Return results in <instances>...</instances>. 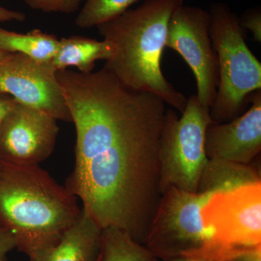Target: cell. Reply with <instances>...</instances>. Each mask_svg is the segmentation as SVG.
Segmentation results:
<instances>
[{"label": "cell", "mask_w": 261, "mask_h": 261, "mask_svg": "<svg viewBox=\"0 0 261 261\" xmlns=\"http://www.w3.org/2000/svg\"><path fill=\"white\" fill-rule=\"evenodd\" d=\"M75 126V166L65 187L102 229L144 245L161 197L159 151L166 104L107 70L57 73Z\"/></svg>", "instance_id": "6da1fadb"}, {"label": "cell", "mask_w": 261, "mask_h": 261, "mask_svg": "<svg viewBox=\"0 0 261 261\" xmlns=\"http://www.w3.org/2000/svg\"><path fill=\"white\" fill-rule=\"evenodd\" d=\"M81 212L77 197L39 165L0 161V226L30 261L56 245Z\"/></svg>", "instance_id": "7a4b0ae2"}, {"label": "cell", "mask_w": 261, "mask_h": 261, "mask_svg": "<svg viewBox=\"0 0 261 261\" xmlns=\"http://www.w3.org/2000/svg\"><path fill=\"white\" fill-rule=\"evenodd\" d=\"M184 2L145 0L135 9L97 27L103 39L115 47L103 68L126 87L153 94L181 113L187 98L165 78L161 58L170 19Z\"/></svg>", "instance_id": "3957f363"}, {"label": "cell", "mask_w": 261, "mask_h": 261, "mask_svg": "<svg viewBox=\"0 0 261 261\" xmlns=\"http://www.w3.org/2000/svg\"><path fill=\"white\" fill-rule=\"evenodd\" d=\"M213 194L192 193L176 187L165 189L146 236V248L159 260L187 257L231 261L240 250L218 240L201 216V209Z\"/></svg>", "instance_id": "277c9868"}, {"label": "cell", "mask_w": 261, "mask_h": 261, "mask_svg": "<svg viewBox=\"0 0 261 261\" xmlns=\"http://www.w3.org/2000/svg\"><path fill=\"white\" fill-rule=\"evenodd\" d=\"M208 13L219 75L210 116L216 123H225L242 115L250 96L261 89V64L245 42L246 31L240 18L227 5L214 3Z\"/></svg>", "instance_id": "5b68a950"}, {"label": "cell", "mask_w": 261, "mask_h": 261, "mask_svg": "<svg viewBox=\"0 0 261 261\" xmlns=\"http://www.w3.org/2000/svg\"><path fill=\"white\" fill-rule=\"evenodd\" d=\"M210 109L201 106L195 94L187 99L181 116L167 108L160 141L159 160L161 194L168 187L196 193L207 159L205 132Z\"/></svg>", "instance_id": "8992f818"}, {"label": "cell", "mask_w": 261, "mask_h": 261, "mask_svg": "<svg viewBox=\"0 0 261 261\" xmlns=\"http://www.w3.org/2000/svg\"><path fill=\"white\" fill-rule=\"evenodd\" d=\"M209 25L208 11L182 5L170 19L166 47L178 53L191 68L197 82V100L210 109L216 99L219 75Z\"/></svg>", "instance_id": "52a82bcc"}, {"label": "cell", "mask_w": 261, "mask_h": 261, "mask_svg": "<svg viewBox=\"0 0 261 261\" xmlns=\"http://www.w3.org/2000/svg\"><path fill=\"white\" fill-rule=\"evenodd\" d=\"M201 216L218 240L231 248L261 245V183L213 194Z\"/></svg>", "instance_id": "ba28073f"}, {"label": "cell", "mask_w": 261, "mask_h": 261, "mask_svg": "<svg viewBox=\"0 0 261 261\" xmlns=\"http://www.w3.org/2000/svg\"><path fill=\"white\" fill-rule=\"evenodd\" d=\"M0 93L48 113L57 120L71 122L56 70L44 63L15 53L0 63Z\"/></svg>", "instance_id": "9c48e42d"}, {"label": "cell", "mask_w": 261, "mask_h": 261, "mask_svg": "<svg viewBox=\"0 0 261 261\" xmlns=\"http://www.w3.org/2000/svg\"><path fill=\"white\" fill-rule=\"evenodd\" d=\"M58 121L15 100L0 123V161L34 166L45 161L56 147Z\"/></svg>", "instance_id": "30bf717a"}, {"label": "cell", "mask_w": 261, "mask_h": 261, "mask_svg": "<svg viewBox=\"0 0 261 261\" xmlns=\"http://www.w3.org/2000/svg\"><path fill=\"white\" fill-rule=\"evenodd\" d=\"M251 106L231 121L213 122L207 127L205 154L219 159L250 164L261 150V89L250 96Z\"/></svg>", "instance_id": "8fae6325"}, {"label": "cell", "mask_w": 261, "mask_h": 261, "mask_svg": "<svg viewBox=\"0 0 261 261\" xmlns=\"http://www.w3.org/2000/svg\"><path fill=\"white\" fill-rule=\"evenodd\" d=\"M102 231L82 209L78 219L58 243L31 261H94L99 252Z\"/></svg>", "instance_id": "7c38bea8"}, {"label": "cell", "mask_w": 261, "mask_h": 261, "mask_svg": "<svg viewBox=\"0 0 261 261\" xmlns=\"http://www.w3.org/2000/svg\"><path fill=\"white\" fill-rule=\"evenodd\" d=\"M115 53L113 43L106 39L73 36L59 39L56 54L50 61L56 71L75 67L80 73H92L96 62L107 61Z\"/></svg>", "instance_id": "4fadbf2b"}, {"label": "cell", "mask_w": 261, "mask_h": 261, "mask_svg": "<svg viewBox=\"0 0 261 261\" xmlns=\"http://www.w3.org/2000/svg\"><path fill=\"white\" fill-rule=\"evenodd\" d=\"M260 168L219 159H208L202 170L197 192L230 191L261 183Z\"/></svg>", "instance_id": "5bb4252c"}, {"label": "cell", "mask_w": 261, "mask_h": 261, "mask_svg": "<svg viewBox=\"0 0 261 261\" xmlns=\"http://www.w3.org/2000/svg\"><path fill=\"white\" fill-rule=\"evenodd\" d=\"M59 39L53 34L35 30L20 34L0 28V51L24 55L39 62H50Z\"/></svg>", "instance_id": "9a60e30c"}, {"label": "cell", "mask_w": 261, "mask_h": 261, "mask_svg": "<svg viewBox=\"0 0 261 261\" xmlns=\"http://www.w3.org/2000/svg\"><path fill=\"white\" fill-rule=\"evenodd\" d=\"M94 261H159L145 245L116 227L102 229L99 252Z\"/></svg>", "instance_id": "2e32d148"}, {"label": "cell", "mask_w": 261, "mask_h": 261, "mask_svg": "<svg viewBox=\"0 0 261 261\" xmlns=\"http://www.w3.org/2000/svg\"><path fill=\"white\" fill-rule=\"evenodd\" d=\"M138 0H86L75 18L79 28L88 29L116 18Z\"/></svg>", "instance_id": "e0dca14e"}, {"label": "cell", "mask_w": 261, "mask_h": 261, "mask_svg": "<svg viewBox=\"0 0 261 261\" xmlns=\"http://www.w3.org/2000/svg\"><path fill=\"white\" fill-rule=\"evenodd\" d=\"M29 8L44 13H75L86 0H22Z\"/></svg>", "instance_id": "ac0fdd59"}, {"label": "cell", "mask_w": 261, "mask_h": 261, "mask_svg": "<svg viewBox=\"0 0 261 261\" xmlns=\"http://www.w3.org/2000/svg\"><path fill=\"white\" fill-rule=\"evenodd\" d=\"M240 23L245 31H249L253 35L254 39L261 42V12L260 8L247 10L240 18Z\"/></svg>", "instance_id": "d6986e66"}, {"label": "cell", "mask_w": 261, "mask_h": 261, "mask_svg": "<svg viewBox=\"0 0 261 261\" xmlns=\"http://www.w3.org/2000/svg\"><path fill=\"white\" fill-rule=\"evenodd\" d=\"M16 248V241L9 230L0 226V261H8V255Z\"/></svg>", "instance_id": "ffe728a7"}, {"label": "cell", "mask_w": 261, "mask_h": 261, "mask_svg": "<svg viewBox=\"0 0 261 261\" xmlns=\"http://www.w3.org/2000/svg\"><path fill=\"white\" fill-rule=\"evenodd\" d=\"M231 261H261V245L243 249Z\"/></svg>", "instance_id": "44dd1931"}, {"label": "cell", "mask_w": 261, "mask_h": 261, "mask_svg": "<svg viewBox=\"0 0 261 261\" xmlns=\"http://www.w3.org/2000/svg\"><path fill=\"white\" fill-rule=\"evenodd\" d=\"M25 20V15L21 12L7 9L0 6V23L4 22H23Z\"/></svg>", "instance_id": "7402d4cb"}, {"label": "cell", "mask_w": 261, "mask_h": 261, "mask_svg": "<svg viewBox=\"0 0 261 261\" xmlns=\"http://www.w3.org/2000/svg\"><path fill=\"white\" fill-rule=\"evenodd\" d=\"M15 102V99H13L11 96L0 93V123Z\"/></svg>", "instance_id": "603a6c76"}, {"label": "cell", "mask_w": 261, "mask_h": 261, "mask_svg": "<svg viewBox=\"0 0 261 261\" xmlns=\"http://www.w3.org/2000/svg\"><path fill=\"white\" fill-rule=\"evenodd\" d=\"M162 261H203L200 260H195V259L187 258V257H176V258L170 259V260Z\"/></svg>", "instance_id": "cb8c5ba5"}, {"label": "cell", "mask_w": 261, "mask_h": 261, "mask_svg": "<svg viewBox=\"0 0 261 261\" xmlns=\"http://www.w3.org/2000/svg\"><path fill=\"white\" fill-rule=\"evenodd\" d=\"M10 53H4V51H0V63L2 61H4L5 58H8L9 56Z\"/></svg>", "instance_id": "d4e9b609"}]
</instances>
